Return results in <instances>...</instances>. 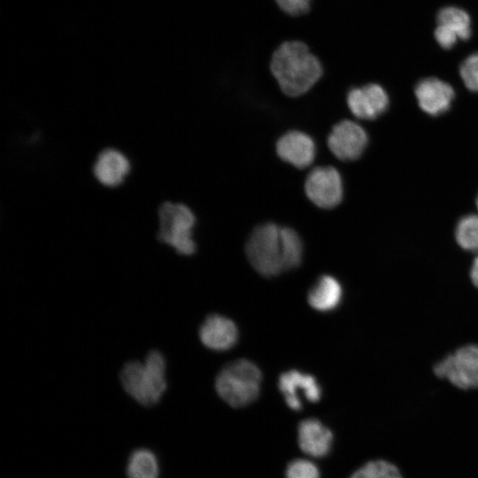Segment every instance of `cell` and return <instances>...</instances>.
Listing matches in <instances>:
<instances>
[{
    "instance_id": "cell-17",
    "label": "cell",
    "mask_w": 478,
    "mask_h": 478,
    "mask_svg": "<svg viewBox=\"0 0 478 478\" xmlns=\"http://www.w3.org/2000/svg\"><path fill=\"white\" fill-rule=\"evenodd\" d=\"M127 478H158L159 465L156 455L148 449L134 451L127 460Z\"/></svg>"
},
{
    "instance_id": "cell-20",
    "label": "cell",
    "mask_w": 478,
    "mask_h": 478,
    "mask_svg": "<svg viewBox=\"0 0 478 478\" xmlns=\"http://www.w3.org/2000/svg\"><path fill=\"white\" fill-rule=\"evenodd\" d=\"M459 73L465 86L478 92V52L469 55L460 65Z\"/></svg>"
},
{
    "instance_id": "cell-21",
    "label": "cell",
    "mask_w": 478,
    "mask_h": 478,
    "mask_svg": "<svg viewBox=\"0 0 478 478\" xmlns=\"http://www.w3.org/2000/svg\"><path fill=\"white\" fill-rule=\"evenodd\" d=\"M363 467L370 478H403L397 466L384 459L368 461Z\"/></svg>"
},
{
    "instance_id": "cell-2",
    "label": "cell",
    "mask_w": 478,
    "mask_h": 478,
    "mask_svg": "<svg viewBox=\"0 0 478 478\" xmlns=\"http://www.w3.org/2000/svg\"><path fill=\"white\" fill-rule=\"evenodd\" d=\"M269 71L281 90L297 97L309 91L324 73L322 60L301 40H286L273 51Z\"/></svg>"
},
{
    "instance_id": "cell-3",
    "label": "cell",
    "mask_w": 478,
    "mask_h": 478,
    "mask_svg": "<svg viewBox=\"0 0 478 478\" xmlns=\"http://www.w3.org/2000/svg\"><path fill=\"white\" fill-rule=\"evenodd\" d=\"M168 361L165 353L153 348L143 358L126 361L118 379L123 391L137 404L152 406L163 397L168 388Z\"/></svg>"
},
{
    "instance_id": "cell-25",
    "label": "cell",
    "mask_w": 478,
    "mask_h": 478,
    "mask_svg": "<svg viewBox=\"0 0 478 478\" xmlns=\"http://www.w3.org/2000/svg\"><path fill=\"white\" fill-rule=\"evenodd\" d=\"M350 478H370L366 469L361 466L357 471H355Z\"/></svg>"
},
{
    "instance_id": "cell-19",
    "label": "cell",
    "mask_w": 478,
    "mask_h": 478,
    "mask_svg": "<svg viewBox=\"0 0 478 478\" xmlns=\"http://www.w3.org/2000/svg\"><path fill=\"white\" fill-rule=\"evenodd\" d=\"M455 238L462 249L478 252V215L462 217L456 226Z\"/></svg>"
},
{
    "instance_id": "cell-18",
    "label": "cell",
    "mask_w": 478,
    "mask_h": 478,
    "mask_svg": "<svg viewBox=\"0 0 478 478\" xmlns=\"http://www.w3.org/2000/svg\"><path fill=\"white\" fill-rule=\"evenodd\" d=\"M437 25L455 35L459 40H467L471 36V20L466 12L448 6L441 9L436 16Z\"/></svg>"
},
{
    "instance_id": "cell-4",
    "label": "cell",
    "mask_w": 478,
    "mask_h": 478,
    "mask_svg": "<svg viewBox=\"0 0 478 478\" xmlns=\"http://www.w3.org/2000/svg\"><path fill=\"white\" fill-rule=\"evenodd\" d=\"M156 241L179 256L189 257L197 246L193 231L197 223L192 210L182 203L164 202L158 208Z\"/></svg>"
},
{
    "instance_id": "cell-1",
    "label": "cell",
    "mask_w": 478,
    "mask_h": 478,
    "mask_svg": "<svg viewBox=\"0 0 478 478\" xmlns=\"http://www.w3.org/2000/svg\"><path fill=\"white\" fill-rule=\"evenodd\" d=\"M245 253L252 267L262 276L270 278L300 266L304 243L295 229L266 222L251 233Z\"/></svg>"
},
{
    "instance_id": "cell-8",
    "label": "cell",
    "mask_w": 478,
    "mask_h": 478,
    "mask_svg": "<svg viewBox=\"0 0 478 478\" xmlns=\"http://www.w3.org/2000/svg\"><path fill=\"white\" fill-rule=\"evenodd\" d=\"M368 136L358 123L343 120L336 123L328 135V147L342 161L358 159L367 146Z\"/></svg>"
},
{
    "instance_id": "cell-6",
    "label": "cell",
    "mask_w": 478,
    "mask_h": 478,
    "mask_svg": "<svg viewBox=\"0 0 478 478\" xmlns=\"http://www.w3.org/2000/svg\"><path fill=\"white\" fill-rule=\"evenodd\" d=\"M434 373L459 389L478 388V345H465L446 356L435 365Z\"/></svg>"
},
{
    "instance_id": "cell-22",
    "label": "cell",
    "mask_w": 478,
    "mask_h": 478,
    "mask_svg": "<svg viewBox=\"0 0 478 478\" xmlns=\"http://www.w3.org/2000/svg\"><path fill=\"white\" fill-rule=\"evenodd\" d=\"M285 474L286 478H320L318 467L312 462L303 459L291 461Z\"/></svg>"
},
{
    "instance_id": "cell-24",
    "label": "cell",
    "mask_w": 478,
    "mask_h": 478,
    "mask_svg": "<svg viewBox=\"0 0 478 478\" xmlns=\"http://www.w3.org/2000/svg\"><path fill=\"white\" fill-rule=\"evenodd\" d=\"M470 277L472 282L478 288V256L473 261L470 270Z\"/></svg>"
},
{
    "instance_id": "cell-14",
    "label": "cell",
    "mask_w": 478,
    "mask_h": 478,
    "mask_svg": "<svg viewBox=\"0 0 478 478\" xmlns=\"http://www.w3.org/2000/svg\"><path fill=\"white\" fill-rule=\"evenodd\" d=\"M130 167L125 154L117 149L107 148L98 154L93 165V174L103 186L115 188L125 181Z\"/></svg>"
},
{
    "instance_id": "cell-13",
    "label": "cell",
    "mask_w": 478,
    "mask_h": 478,
    "mask_svg": "<svg viewBox=\"0 0 478 478\" xmlns=\"http://www.w3.org/2000/svg\"><path fill=\"white\" fill-rule=\"evenodd\" d=\"M414 92L421 110L432 116L448 111L455 96L454 89L449 83L435 77L420 81Z\"/></svg>"
},
{
    "instance_id": "cell-10",
    "label": "cell",
    "mask_w": 478,
    "mask_h": 478,
    "mask_svg": "<svg viewBox=\"0 0 478 478\" xmlns=\"http://www.w3.org/2000/svg\"><path fill=\"white\" fill-rule=\"evenodd\" d=\"M347 105L358 119L371 120L381 116L389 106L385 89L375 83L351 89L347 94Z\"/></svg>"
},
{
    "instance_id": "cell-26",
    "label": "cell",
    "mask_w": 478,
    "mask_h": 478,
    "mask_svg": "<svg viewBox=\"0 0 478 478\" xmlns=\"http://www.w3.org/2000/svg\"><path fill=\"white\" fill-rule=\"evenodd\" d=\"M476 206H477V209H478V195H477V197H476Z\"/></svg>"
},
{
    "instance_id": "cell-12",
    "label": "cell",
    "mask_w": 478,
    "mask_h": 478,
    "mask_svg": "<svg viewBox=\"0 0 478 478\" xmlns=\"http://www.w3.org/2000/svg\"><path fill=\"white\" fill-rule=\"evenodd\" d=\"M238 328L230 319L220 315L210 314L198 328V338L207 349L224 351L231 349L238 340Z\"/></svg>"
},
{
    "instance_id": "cell-5",
    "label": "cell",
    "mask_w": 478,
    "mask_h": 478,
    "mask_svg": "<svg viewBox=\"0 0 478 478\" xmlns=\"http://www.w3.org/2000/svg\"><path fill=\"white\" fill-rule=\"evenodd\" d=\"M262 374L258 366L246 358L227 363L218 374L215 389L230 406L244 407L254 402L260 393Z\"/></svg>"
},
{
    "instance_id": "cell-16",
    "label": "cell",
    "mask_w": 478,
    "mask_h": 478,
    "mask_svg": "<svg viewBox=\"0 0 478 478\" xmlns=\"http://www.w3.org/2000/svg\"><path fill=\"white\" fill-rule=\"evenodd\" d=\"M343 289L333 276L321 275L310 289L307 301L313 309L328 312L337 308L342 301Z\"/></svg>"
},
{
    "instance_id": "cell-11",
    "label": "cell",
    "mask_w": 478,
    "mask_h": 478,
    "mask_svg": "<svg viewBox=\"0 0 478 478\" xmlns=\"http://www.w3.org/2000/svg\"><path fill=\"white\" fill-rule=\"evenodd\" d=\"M278 157L296 168L304 169L312 165L316 155L313 139L305 132L291 130L283 134L276 142Z\"/></svg>"
},
{
    "instance_id": "cell-15",
    "label": "cell",
    "mask_w": 478,
    "mask_h": 478,
    "mask_svg": "<svg viewBox=\"0 0 478 478\" xmlns=\"http://www.w3.org/2000/svg\"><path fill=\"white\" fill-rule=\"evenodd\" d=\"M333 434L316 419H306L298 426V444L305 454L321 458L326 456L332 445Z\"/></svg>"
},
{
    "instance_id": "cell-23",
    "label": "cell",
    "mask_w": 478,
    "mask_h": 478,
    "mask_svg": "<svg viewBox=\"0 0 478 478\" xmlns=\"http://www.w3.org/2000/svg\"><path fill=\"white\" fill-rule=\"evenodd\" d=\"M277 7L287 16L298 18L308 14L313 0H274Z\"/></svg>"
},
{
    "instance_id": "cell-7",
    "label": "cell",
    "mask_w": 478,
    "mask_h": 478,
    "mask_svg": "<svg viewBox=\"0 0 478 478\" xmlns=\"http://www.w3.org/2000/svg\"><path fill=\"white\" fill-rule=\"evenodd\" d=\"M305 192L307 198L317 207L333 209L343 199L342 176L334 166H317L306 176Z\"/></svg>"
},
{
    "instance_id": "cell-9",
    "label": "cell",
    "mask_w": 478,
    "mask_h": 478,
    "mask_svg": "<svg viewBox=\"0 0 478 478\" xmlns=\"http://www.w3.org/2000/svg\"><path fill=\"white\" fill-rule=\"evenodd\" d=\"M278 388L288 406L295 411L303 407V397L312 403L320 399L322 391L315 377L298 370L282 373L278 380Z\"/></svg>"
}]
</instances>
